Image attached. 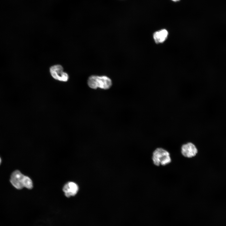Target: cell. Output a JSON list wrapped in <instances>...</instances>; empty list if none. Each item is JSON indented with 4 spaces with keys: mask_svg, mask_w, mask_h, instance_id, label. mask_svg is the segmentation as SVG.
I'll return each instance as SVG.
<instances>
[{
    "mask_svg": "<svg viewBox=\"0 0 226 226\" xmlns=\"http://www.w3.org/2000/svg\"><path fill=\"white\" fill-rule=\"evenodd\" d=\"M87 83L91 88L96 89L98 88L104 89H109L112 85L111 79L106 76L92 75L88 78Z\"/></svg>",
    "mask_w": 226,
    "mask_h": 226,
    "instance_id": "1",
    "label": "cell"
},
{
    "mask_svg": "<svg viewBox=\"0 0 226 226\" xmlns=\"http://www.w3.org/2000/svg\"><path fill=\"white\" fill-rule=\"evenodd\" d=\"M152 159L153 164L157 166L160 165L165 166L171 161L169 152L161 147L155 149L153 153Z\"/></svg>",
    "mask_w": 226,
    "mask_h": 226,
    "instance_id": "2",
    "label": "cell"
},
{
    "mask_svg": "<svg viewBox=\"0 0 226 226\" xmlns=\"http://www.w3.org/2000/svg\"><path fill=\"white\" fill-rule=\"evenodd\" d=\"M10 181L12 185L18 189H22L24 187L28 188L31 184V179L18 170L14 171L12 173Z\"/></svg>",
    "mask_w": 226,
    "mask_h": 226,
    "instance_id": "3",
    "label": "cell"
},
{
    "mask_svg": "<svg viewBox=\"0 0 226 226\" xmlns=\"http://www.w3.org/2000/svg\"><path fill=\"white\" fill-rule=\"evenodd\" d=\"M50 71L52 77L56 80L66 82L69 79L68 74L64 72L63 67L60 65L51 66L50 68Z\"/></svg>",
    "mask_w": 226,
    "mask_h": 226,
    "instance_id": "4",
    "label": "cell"
},
{
    "mask_svg": "<svg viewBox=\"0 0 226 226\" xmlns=\"http://www.w3.org/2000/svg\"><path fill=\"white\" fill-rule=\"evenodd\" d=\"M180 149L182 155L187 158H191L195 156L198 152L196 145L191 142L183 144Z\"/></svg>",
    "mask_w": 226,
    "mask_h": 226,
    "instance_id": "5",
    "label": "cell"
},
{
    "mask_svg": "<svg viewBox=\"0 0 226 226\" xmlns=\"http://www.w3.org/2000/svg\"><path fill=\"white\" fill-rule=\"evenodd\" d=\"M78 185L73 182L67 183L64 186L63 188V191L65 195L67 197L71 196H74L78 192Z\"/></svg>",
    "mask_w": 226,
    "mask_h": 226,
    "instance_id": "6",
    "label": "cell"
},
{
    "mask_svg": "<svg viewBox=\"0 0 226 226\" xmlns=\"http://www.w3.org/2000/svg\"><path fill=\"white\" fill-rule=\"evenodd\" d=\"M168 34V32L166 30L162 29L154 33L153 39L156 43H162L166 40Z\"/></svg>",
    "mask_w": 226,
    "mask_h": 226,
    "instance_id": "7",
    "label": "cell"
},
{
    "mask_svg": "<svg viewBox=\"0 0 226 226\" xmlns=\"http://www.w3.org/2000/svg\"><path fill=\"white\" fill-rule=\"evenodd\" d=\"M172 1H174V2H177L179 1L180 0H171Z\"/></svg>",
    "mask_w": 226,
    "mask_h": 226,
    "instance_id": "8",
    "label": "cell"
},
{
    "mask_svg": "<svg viewBox=\"0 0 226 226\" xmlns=\"http://www.w3.org/2000/svg\"><path fill=\"white\" fill-rule=\"evenodd\" d=\"M1 158H0V164L1 163Z\"/></svg>",
    "mask_w": 226,
    "mask_h": 226,
    "instance_id": "9",
    "label": "cell"
}]
</instances>
